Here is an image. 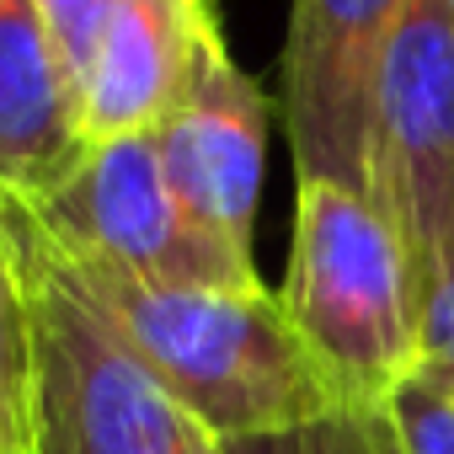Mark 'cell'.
Listing matches in <instances>:
<instances>
[{
    "label": "cell",
    "mask_w": 454,
    "mask_h": 454,
    "mask_svg": "<svg viewBox=\"0 0 454 454\" xmlns=\"http://www.w3.org/2000/svg\"><path fill=\"white\" fill-rule=\"evenodd\" d=\"M75 268L155 385L208 438H273L342 406L278 289H155L81 257Z\"/></svg>",
    "instance_id": "6da1fadb"
},
{
    "label": "cell",
    "mask_w": 454,
    "mask_h": 454,
    "mask_svg": "<svg viewBox=\"0 0 454 454\" xmlns=\"http://www.w3.org/2000/svg\"><path fill=\"white\" fill-rule=\"evenodd\" d=\"M278 300L342 406H385L422 369V268L369 192L294 182Z\"/></svg>",
    "instance_id": "7a4b0ae2"
},
{
    "label": "cell",
    "mask_w": 454,
    "mask_h": 454,
    "mask_svg": "<svg viewBox=\"0 0 454 454\" xmlns=\"http://www.w3.org/2000/svg\"><path fill=\"white\" fill-rule=\"evenodd\" d=\"M0 231L27 300L43 454H182L187 417L123 342L38 208L0 192Z\"/></svg>",
    "instance_id": "3957f363"
},
{
    "label": "cell",
    "mask_w": 454,
    "mask_h": 454,
    "mask_svg": "<svg viewBox=\"0 0 454 454\" xmlns=\"http://www.w3.org/2000/svg\"><path fill=\"white\" fill-rule=\"evenodd\" d=\"M54 241L107 273L155 289H262L252 257L219 247L176 203L155 134L91 145L81 171L49 198L33 203Z\"/></svg>",
    "instance_id": "277c9868"
},
{
    "label": "cell",
    "mask_w": 454,
    "mask_h": 454,
    "mask_svg": "<svg viewBox=\"0 0 454 454\" xmlns=\"http://www.w3.org/2000/svg\"><path fill=\"white\" fill-rule=\"evenodd\" d=\"M406 0H294L284 38V129L294 182L374 198V81Z\"/></svg>",
    "instance_id": "5b68a950"
},
{
    "label": "cell",
    "mask_w": 454,
    "mask_h": 454,
    "mask_svg": "<svg viewBox=\"0 0 454 454\" xmlns=\"http://www.w3.org/2000/svg\"><path fill=\"white\" fill-rule=\"evenodd\" d=\"M374 203L427 278L454 219V22L443 0H406L374 81Z\"/></svg>",
    "instance_id": "8992f818"
},
{
    "label": "cell",
    "mask_w": 454,
    "mask_h": 454,
    "mask_svg": "<svg viewBox=\"0 0 454 454\" xmlns=\"http://www.w3.org/2000/svg\"><path fill=\"white\" fill-rule=\"evenodd\" d=\"M273 113V97L236 65L231 43H219L182 107L155 129L160 171L187 219L241 257H252Z\"/></svg>",
    "instance_id": "52a82bcc"
},
{
    "label": "cell",
    "mask_w": 454,
    "mask_h": 454,
    "mask_svg": "<svg viewBox=\"0 0 454 454\" xmlns=\"http://www.w3.org/2000/svg\"><path fill=\"white\" fill-rule=\"evenodd\" d=\"M219 43V0H113L75 75L86 145L155 134Z\"/></svg>",
    "instance_id": "ba28073f"
},
{
    "label": "cell",
    "mask_w": 454,
    "mask_h": 454,
    "mask_svg": "<svg viewBox=\"0 0 454 454\" xmlns=\"http://www.w3.org/2000/svg\"><path fill=\"white\" fill-rule=\"evenodd\" d=\"M75 70L38 0H0V192L49 203L86 160Z\"/></svg>",
    "instance_id": "9c48e42d"
},
{
    "label": "cell",
    "mask_w": 454,
    "mask_h": 454,
    "mask_svg": "<svg viewBox=\"0 0 454 454\" xmlns=\"http://www.w3.org/2000/svg\"><path fill=\"white\" fill-rule=\"evenodd\" d=\"M0 454H43L38 364H33L27 300H22L6 231H0Z\"/></svg>",
    "instance_id": "30bf717a"
},
{
    "label": "cell",
    "mask_w": 454,
    "mask_h": 454,
    "mask_svg": "<svg viewBox=\"0 0 454 454\" xmlns=\"http://www.w3.org/2000/svg\"><path fill=\"white\" fill-rule=\"evenodd\" d=\"M224 454H406V443L390 422V406H332L289 433L224 443Z\"/></svg>",
    "instance_id": "8fae6325"
},
{
    "label": "cell",
    "mask_w": 454,
    "mask_h": 454,
    "mask_svg": "<svg viewBox=\"0 0 454 454\" xmlns=\"http://www.w3.org/2000/svg\"><path fill=\"white\" fill-rule=\"evenodd\" d=\"M385 406L406 454H454V390L438 369L422 364Z\"/></svg>",
    "instance_id": "7c38bea8"
},
{
    "label": "cell",
    "mask_w": 454,
    "mask_h": 454,
    "mask_svg": "<svg viewBox=\"0 0 454 454\" xmlns=\"http://www.w3.org/2000/svg\"><path fill=\"white\" fill-rule=\"evenodd\" d=\"M422 364L454 374V219L422 278Z\"/></svg>",
    "instance_id": "4fadbf2b"
},
{
    "label": "cell",
    "mask_w": 454,
    "mask_h": 454,
    "mask_svg": "<svg viewBox=\"0 0 454 454\" xmlns=\"http://www.w3.org/2000/svg\"><path fill=\"white\" fill-rule=\"evenodd\" d=\"M107 6H113V0H38V12L49 17V27H54V38H59V49H65L75 75L86 65V49H91L97 27L107 17Z\"/></svg>",
    "instance_id": "5bb4252c"
},
{
    "label": "cell",
    "mask_w": 454,
    "mask_h": 454,
    "mask_svg": "<svg viewBox=\"0 0 454 454\" xmlns=\"http://www.w3.org/2000/svg\"><path fill=\"white\" fill-rule=\"evenodd\" d=\"M182 454H224V443H219V438H208L203 427H192V422H187V438H182Z\"/></svg>",
    "instance_id": "9a60e30c"
},
{
    "label": "cell",
    "mask_w": 454,
    "mask_h": 454,
    "mask_svg": "<svg viewBox=\"0 0 454 454\" xmlns=\"http://www.w3.org/2000/svg\"><path fill=\"white\" fill-rule=\"evenodd\" d=\"M443 12H449V22H454V0H443Z\"/></svg>",
    "instance_id": "2e32d148"
},
{
    "label": "cell",
    "mask_w": 454,
    "mask_h": 454,
    "mask_svg": "<svg viewBox=\"0 0 454 454\" xmlns=\"http://www.w3.org/2000/svg\"><path fill=\"white\" fill-rule=\"evenodd\" d=\"M438 374H443V369H438ZM443 380H449V390H454V374H443Z\"/></svg>",
    "instance_id": "e0dca14e"
}]
</instances>
